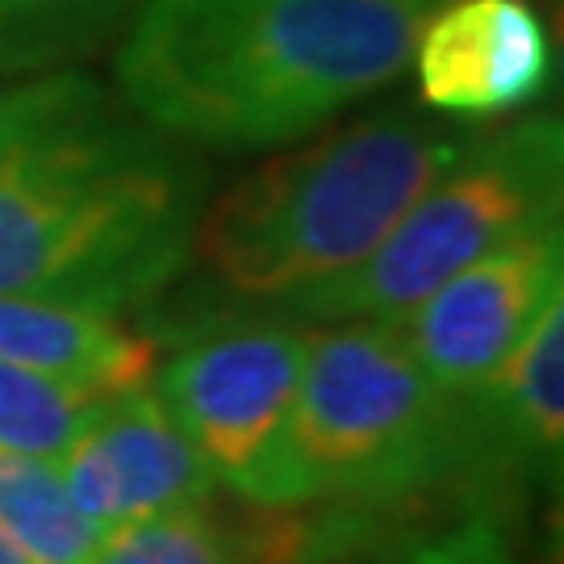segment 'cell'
<instances>
[{"label":"cell","mask_w":564,"mask_h":564,"mask_svg":"<svg viewBox=\"0 0 564 564\" xmlns=\"http://www.w3.org/2000/svg\"><path fill=\"white\" fill-rule=\"evenodd\" d=\"M218 519L209 506L118 527L88 564H330L323 519L302 506Z\"/></svg>","instance_id":"cell-10"},{"label":"cell","mask_w":564,"mask_h":564,"mask_svg":"<svg viewBox=\"0 0 564 564\" xmlns=\"http://www.w3.org/2000/svg\"><path fill=\"white\" fill-rule=\"evenodd\" d=\"M564 302L561 226L477 260L405 314V347L447 398H473Z\"/></svg>","instance_id":"cell-7"},{"label":"cell","mask_w":564,"mask_h":564,"mask_svg":"<svg viewBox=\"0 0 564 564\" xmlns=\"http://www.w3.org/2000/svg\"><path fill=\"white\" fill-rule=\"evenodd\" d=\"M444 0H139L130 113L176 142L281 147L402 76Z\"/></svg>","instance_id":"cell-2"},{"label":"cell","mask_w":564,"mask_h":564,"mask_svg":"<svg viewBox=\"0 0 564 564\" xmlns=\"http://www.w3.org/2000/svg\"><path fill=\"white\" fill-rule=\"evenodd\" d=\"M0 364L121 393L151 381L155 347L109 314L0 293Z\"/></svg>","instance_id":"cell-12"},{"label":"cell","mask_w":564,"mask_h":564,"mask_svg":"<svg viewBox=\"0 0 564 564\" xmlns=\"http://www.w3.org/2000/svg\"><path fill=\"white\" fill-rule=\"evenodd\" d=\"M0 535L25 564H88L109 531L72 502L59 460L0 452Z\"/></svg>","instance_id":"cell-13"},{"label":"cell","mask_w":564,"mask_h":564,"mask_svg":"<svg viewBox=\"0 0 564 564\" xmlns=\"http://www.w3.org/2000/svg\"><path fill=\"white\" fill-rule=\"evenodd\" d=\"M468 142L414 109L351 121L230 184L202 209L193 256L226 293L281 305L368 260Z\"/></svg>","instance_id":"cell-3"},{"label":"cell","mask_w":564,"mask_h":564,"mask_svg":"<svg viewBox=\"0 0 564 564\" xmlns=\"http://www.w3.org/2000/svg\"><path fill=\"white\" fill-rule=\"evenodd\" d=\"M72 502L105 531L214 502V473L151 384L121 389L59 456Z\"/></svg>","instance_id":"cell-8"},{"label":"cell","mask_w":564,"mask_h":564,"mask_svg":"<svg viewBox=\"0 0 564 564\" xmlns=\"http://www.w3.org/2000/svg\"><path fill=\"white\" fill-rule=\"evenodd\" d=\"M109 398L113 393L97 384L0 364V452L59 460Z\"/></svg>","instance_id":"cell-14"},{"label":"cell","mask_w":564,"mask_h":564,"mask_svg":"<svg viewBox=\"0 0 564 564\" xmlns=\"http://www.w3.org/2000/svg\"><path fill=\"white\" fill-rule=\"evenodd\" d=\"M205 184L88 76L0 88V293L118 314L181 276Z\"/></svg>","instance_id":"cell-1"},{"label":"cell","mask_w":564,"mask_h":564,"mask_svg":"<svg viewBox=\"0 0 564 564\" xmlns=\"http://www.w3.org/2000/svg\"><path fill=\"white\" fill-rule=\"evenodd\" d=\"M481 456H502L514 473L556 481L564 440V302L552 305L494 381L473 398Z\"/></svg>","instance_id":"cell-11"},{"label":"cell","mask_w":564,"mask_h":564,"mask_svg":"<svg viewBox=\"0 0 564 564\" xmlns=\"http://www.w3.org/2000/svg\"><path fill=\"white\" fill-rule=\"evenodd\" d=\"M561 118H523L468 142L368 260L272 310L310 323H402L456 272L561 226Z\"/></svg>","instance_id":"cell-5"},{"label":"cell","mask_w":564,"mask_h":564,"mask_svg":"<svg viewBox=\"0 0 564 564\" xmlns=\"http://www.w3.org/2000/svg\"><path fill=\"white\" fill-rule=\"evenodd\" d=\"M410 63L435 113L502 118L544 97L556 46L531 0H444L426 18Z\"/></svg>","instance_id":"cell-9"},{"label":"cell","mask_w":564,"mask_h":564,"mask_svg":"<svg viewBox=\"0 0 564 564\" xmlns=\"http://www.w3.org/2000/svg\"><path fill=\"white\" fill-rule=\"evenodd\" d=\"M139 0H0V67H39L101 39Z\"/></svg>","instance_id":"cell-15"},{"label":"cell","mask_w":564,"mask_h":564,"mask_svg":"<svg viewBox=\"0 0 564 564\" xmlns=\"http://www.w3.org/2000/svg\"><path fill=\"white\" fill-rule=\"evenodd\" d=\"M310 339L305 326H235L184 347L151 384L214 481L263 510H284V444Z\"/></svg>","instance_id":"cell-6"},{"label":"cell","mask_w":564,"mask_h":564,"mask_svg":"<svg viewBox=\"0 0 564 564\" xmlns=\"http://www.w3.org/2000/svg\"><path fill=\"white\" fill-rule=\"evenodd\" d=\"M468 398H447L398 323L314 330L284 444V506H398L481 464Z\"/></svg>","instance_id":"cell-4"},{"label":"cell","mask_w":564,"mask_h":564,"mask_svg":"<svg viewBox=\"0 0 564 564\" xmlns=\"http://www.w3.org/2000/svg\"><path fill=\"white\" fill-rule=\"evenodd\" d=\"M0 564H25V561L18 556V552H13V544H9L4 535H0Z\"/></svg>","instance_id":"cell-16"}]
</instances>
